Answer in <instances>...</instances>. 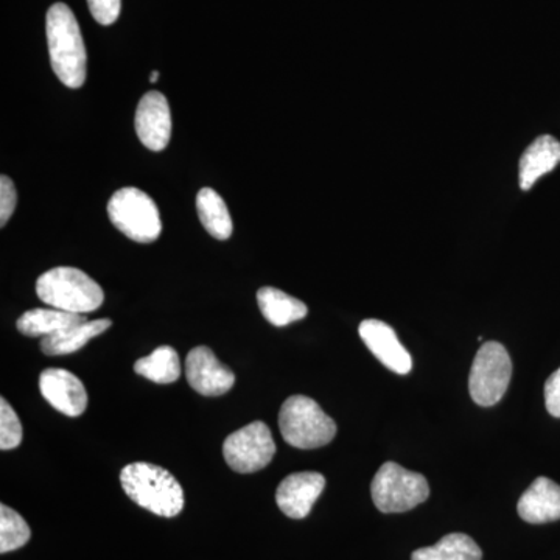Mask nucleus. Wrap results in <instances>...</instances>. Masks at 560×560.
I'll return each instance as SVG.
<instances>
[{
    "label": "nucleus",
    "mask_w": 560,
    "mask_h": 560,
    "mask_svg": "<svg viewBox=\"0 0 560 560\" xmlns=\"http://www.w3.org/2000/svg\"><path fill=\"white\" fill-rule=\"evenodd\" d=\"M257 302H259L261 315L276 327L289 326L308 315V308L304 302L275 287L260 289L257 293Z\"/></svg>",
    "instance_id": "17"
},
{
    "label": "nucleus",
    "mask_w": 560,
    "mask_h": 560,
    "mask_svg": "<svg viewBox=\"0 0 560 560\" xmlns=\"http://www.w3.org/2000/svg\"><path fill=\"white\" fill-rule=\"evenodd\" d=\"M86 316L58 311V308H33L18 319V330L25 337H49L57 331L86 323Z\"/></svg>",
    "instance_id": "18"
},
{
    "label": "nucleus",
    "mask_w": 560,
    "mask_h": 560,
    "mask_svg": "<svg viewBox=\"0 0 560 560\" xmlns=\"http://www.w3.org/2000/svg\"><path fill=\"white\" fill-rule=\"evenodd\" d=\"M482 551L477 541L463 533L442 537L433 547L419 548L411 560H481Z\"/></svg>",
    "instance_id": "20"
},
{
    "label": "nucleus",
    "mask_w": 560,
    "mask_h": 560,
    "mask_svg": "<svg viewBox=\"0 0 560 560\" xmlns=\"http://www.w3.org/2000/svg\"><path fill=\"white\" fill-rule=\"evenodd\" d=\"M110 326H113L110 319L86 320V323L77 324V326L44 337L40 340V350L50 357L68 355V353L77 352L86 346L92 338L98 337Z\"/></svg>",
    "instance_id": "16"
},
{
    "label": "nucleus",
    "mask_w": 560,
    "mask_h": 560,
    "mask_svg": "<svg viewBox=\"0 0 560 560\" xmlns=\"http://www.w3.org/2000/svg\"><path fill=\"white\" fill-rule=\"evenodd\" d=\"M359 334L361 340L383 366L400 375L408 374L412 370L411 355L389 324L381 319H364L360 324Z\"/></svg>",
    "instance_id": "13"
},
{
    "label": "nucleus",
    "mask_w": 560,
    "mask_h": 560,
    "mask_svg": "<svg viewBox=\"0 0 560 560\" xmlns=\"http://www.w3.org/2000/svg\"><path fill=\"white\" fill-rule=\"evenodd\" d=\"M517 511L522 521L533 525L560 521V486L550 478H537L518 500Z\"/></svg>",
    "instance_id": "14"
},
{
    "label": "nucleus",
    "mask_w": 560,
    "mask_h": 560,
    "mask_svg": "<svg viewBox=\"0 0 560 560\" xmlns=\"http://www.w3.org/2000/svg\"><path fill=\"white\" fill-rule=\"evenodd\" d=\"M36 294L44 304L58 311L86 315L102 307V287L86 272L72 267H57L36 280Z\"/></svg>",
    "instance_id": "3"
},
{
    "label": "nucleus",
    "mask_w": 560,
    "mask_h": 560,
    "mask_svg": "<svg viewBox=\"0 0 560 560\" xmlns=\"http://www.w3.org/2000/svg\"><path fill=\"white\" fill-rule=\"evenodd\" d=\"M92 18L101 25H113L119 20L121 0H88Z\"/></svg>",
    "instance_id": "25"
},
{
    "label": "nucleus",
    "mask_w": 560,
    "mask_h": 560,
    "mask_svg": "<svg viewBox=\"0 0 560 560\" xmlns=\"http://www.w3.org/2000/svg\"><path fill=\"white\" fill-rule=\"evenodd\" d=\"M326 488V478L318 471H298L280 482L276 501L287 517L301 521L311 514L313 504Z\"/></svg>",
    "instance_id": "12"
},
{
    "label": "nucleus",
    "mask_w": 560,
    "mask_h": 560,
    "mask_svg": "<svg viewBox=\"0 0 560 560\" xmlns=\"http://www.w3.org/2000/svg\"><path fill=\"white\" fill-rule=\"evenodd\" d=\"M545 404L555 418H560V368L545 383Z\"/></svg>",
    "instance_id": "26"
},
{
    "label": "nucleus",
    "mask_w": 560,
    "mask_h": 560,
    "mask_svg": "<svg viewBox=\"0 0 560 560\" xmlns=\"http://www.w3.org/2000/svg\"><path fill=\"white\" fill-rule=\"evenodd\" d=\"M39 389L44 399L49 401L55 410L69 418H79L86 411V388L72 372L60 370V368L43 371L39 377Z\"/></svg>",
    "instance_id": "11"
},
{
    "label": "nucleus",
    "mask_w": 560,
    "mask_h": 560,
    "mask_svg": "<svg viewBox=\"0 0 560 560\" xmlns=\"http://www.w3.org/2000/svg\"><path fill=\"white\" fill-rule=\"evenodd\" d=\"M121 488L136 504L160 517H176L184 510V490L164 467L135 463L124 467Z\"/></svg>",
    "instance_id": "2"
},
{
    "label": "nucleus",
    "mask_w": 560,
    "mask_h": 560,
    "mask_svg": "<svg viewBox=\"0 0 560 560\" xmlns=\"http://www.w3.org/2000/svg\"><path fill=\"white\" fill-rule=\"evenodd\" d=\"M186 377L191 388L206 397L223 396L235 383L234 372L221 364L206 346L190 350L186 359Z\"/></svg>",
    "instance_id": "10"
},
{
    "label": "nucleus",
    "mask_w": 560,
    "mask_h": 560,
    "mask_svg": "<svg viewBox=\"0 0 560 560\" xmlns=\"http://www.w3.org/2000/svg\"><path fill=\"white\" fill-rule=\"evenodd\" d=\"M279 429L283 441L301 451L324 447L337 434L335 420L307 396H291L283 401L279 412Z\"/></svg>",
    "instance_id": "4"
},
{
    "label": "nucleus",
    "mask_w": 560,
    "mask_h": 560,
    "mask_svg": "<svg viewBox=\"0 0 560 560\" xmlns=\"http://www.w3.org/2000/svg\"><path fill=\"white\" fill-rule=\"evenodd\" d=\"M32 530L21 514L7 504L0 506V552L20 550L31 540Z\"/></svg>",
    "instance_id": "22"
},
{
    "label": "nucleus",
    "mask_w": 560,
    "mask_h": 560,
    "mask_svg": "<svg viewBox=\"0 0 560 560\" xmlns=\"http://www.w3.org/2000/svg\"><path fill=\"white\" fill-rule=\"evenodd\" d=\"M135 128L143 147L162 151L172 138V113L167 98L158 91H150L140 98L136 109Z\"/></svg>",
    "instance_id": "9"
},
{
    "label": "nucleus",
    "mask_w": 560,
    "mask_h": 560,
    "mask_svg": "<svg viewBox=\"0 0 560 560\" xmlns=\"http://www.w3.org/2000/svg\"><path fill=\"white\" fill-rule=\"evenodd\" d=\"M197 212L202 228L217 241H228L234 231L230 209L223 198L210 187H205L197 195Z\"/></svg>",
    "instance_id": "19"
},
{
    "label": "nucleus",
    "mask_w": 560,
    "mask_h": 560,
    "mask_svg": "<svg viewBox=\"0 0 560 560\" xmlns=\"http://www.w3.org/2000/svg\"><path fill=\"white\" fill-rule=\"evenodd\" d=\"M372 500L383 514H399L415 510L429 499L430 486L418 471L404 469L396 463H385L371 485Z\"/></svg>",
    "instance_id": "5"
},
{
    "label": "nucleus",
    "mask_w": 560,
    "mask_h": 560,
    "mask_svg": "<svg viewBox=\"0 0 560 560\" xmlns=\"http://www.w3.org/2000/svg\"><path fill=\"white\" fill-rule=\"evenodd\" d=\"M158 80H160V72H158V70H153V72H151L150 81L151 83H156Z\"/></svg>",
    "instance_id": "27"
},
{
    "label": "nucleus",
    "mask_w": 560,
    "mask_h": 560,
    "mask_svg": "<svg viewBox=\"0 0 560 560\" xmlns=\"http://www.w3.org/2000/svg\"><path fill=\"white\" fill-rule=\"evenodd\" d=\"M560 142L550 135L540 136L523 153L521 160V187L529 190L534 184L558 167Z\"/></svg>",
    "instance_id": "15"
},
{
    "label": "nucleus",
    "mask_w": 560,
    "mask_h": 560,
    "mask_svg": "<svg viewBox=\"0 0 560 560\" xmlns=\"http://www.w3.org/2000/svg\"><path fill=\"white\" fill-rule=\"evenodd\" d=\"M46 32L55 75L70 90H80L86 81L88 54L75 14L66 3L47 11Z\"/></svg>",
    "instance_id": "1"
},
{
    "label": "nucleus",
    "mask_w": 560,
    "mask_h": 560,
    "mask_svg": "<svg viewBox=\"0 0 560 560\" xmlns=\"http://www.w3.org/2000/svg\"><path fill=\"white\" fill-rule=\"evenodd\" d=\"M22 425L16 411L5 399L0 400V448L3 452L20 447Z\"/></svg>",
    "instance_id": "23"
},
{
    "label": "nucleus",
    "mask_w": 560,
    "mask_h": 560,
    "mask_svg": "<svg viewBox=\"0 0 560 560\" xmlns=\"http://www.w3.org/2000/svg\"><path fill=\"white\" fill-rule=\"evenodd\" d=\"M135 372L160 385H171L180 377L178 352L171 346H161L149 357L136 361Z\"/></svg>",
    "instance_id": "21"
},
{
    "label": "nucleus",
    "mask_w": 560,
    "mask_h": 560,
    "mask_svg": "<svg viewBox=\"0 0 560 560\" xmlns=\"http://www.w3.org/2000/svg\"><path fill=\"white\" fill-rule=\"evenodd\" d=\"M276 455V444L267 423L256 420L234 431L224 441L223 456L237 474H254L265 469Z\"/></svg>",
    "instance_id": "8"
},
{
    "label": "nucleus",
    "mask_w": 560,
    "mask_h": 560,
    "mask_svg": "<svg viewBox=\"0 0 560 560\" xmlns=\"http://www.w3.org/2000/svg\"><path fill=\"white\" fill-rule=\"evenodd\" d=\"M108 217L110 223L132 242L151 243L160 238V209L150 195L136 187H124L110 197Z\"/></svg>",
    "instance_id": "6"
},
{
    "label": "nucleus",
    "mask_w": 560,
    "mask_h": 560,
    "mask_svg": "<svg viewBox=\"0 0 560 560\" xmlns=\"http://www.w3.org/2000/svg\"><path fill=\"white\" fill-rule=\"evenodd\" d=\"M18 205V191L13 180L7 175L0 176V226H5Z\"/></svg>",
    "instance_id": "24"
},
{
    "label": "nucleus",
    "mask_w": 560,
    "mask_h": 560,
    "mask_svg": "<svg viewBox=\"0 0 560 560\" xmlns=\"http://www.w3.org/2000/svg\"><path fill=\"white\" fill-rule=\"evenodd\" d=\"M511 375L512 361L506 348L497 341L485 342L471 364V399L481 407L499 404L510 386Z\"/></svg>",
    "instance_id": "7"
}]
</instances>
